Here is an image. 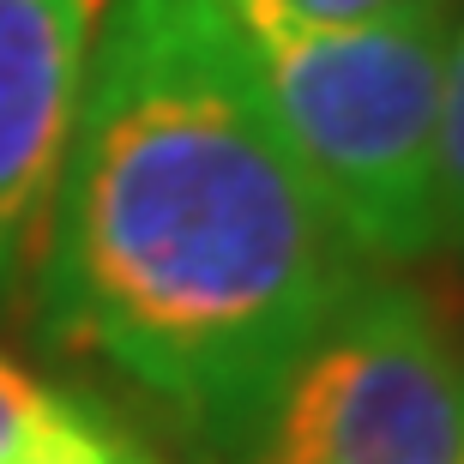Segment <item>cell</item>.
<instances>
[{
    "instance_id": "9",
    "label": "cell",
    "mask_w": 464,
    "mask_h": 464,
    "mask_svg": "<svg viewBox=\"0 0 464 464\" xmlns=\"http://www.w3.org/2000/svg\"><path fill=\"white\" fill-rule=\"evenodd\" d=\"M459 464H464V447H459Z\"/></svg>"
},
{
    "instance_id": "4",
    "label": "cell",
    "mask_w": 464,
    "mask_h": 464,
    "mask_svg": "<svg viewBox=\"0 0 464 464\" xmlns=\"http://www.w3.org/2000/svg\"><path fill=\"white\" fill-rule=\"evenodd\" d=\"M109 0H0V314L24 308L36 247Z\"/></svg>"
},
{
    "instance_id": "8",
    "label": "cell",
    "mask_w": 464,
    "mask_h": 464,
    "mask_svg": "<svg viewBox=\"0 0 464 464\" xmlns=\"http://www.w3.org/2000/svg\"><path fill=\"white\" fill-rule=\"evenodd\" d=\"M254 6H272L302 24H374V18H392L416 0H254Z\"/></svg>"
},
{
    "instance_id": "6",
    "label": "cell",
    "mask_w": 464,
    "mask_h": 464,
    "mask_svg": "<svg viewBox=\"0 0 464 464\" xmlns=\"http://www.w3.org/2000/svg\"><path fill=\"white\" fill-rule=\"evenodd\" d=\"M434 206L440 247L464 259V13L447 36V79H440V139H434Z\"/></svg>"
},
{
    "instance_id": "3",
    "label": "cell",
    "mask_w": 464,
    "mask_h": 464,
    "mask_svg": "<svg viewBox=\"0 0 464 464\" xmlns=\"http://www.w3.org/2000/svg\"><path fill=\"white\" fill-rule=\"evenodd\" d=\"M464 350L447 302L368 272L320 320L229 464H459Z\"/></svg>"
},
{
    "instance_id": "5",
    "label": "cell",
    "mask_w": 464,
    "mask_h": 464,
    "mask_svg": "<svg viewBox=\"0 0 464 464\" xmlns=\"http://www.w3.org/2000/svg\"><path fill=\"white\" fill-rule=\"evenodd\" d=\"M0 464H169V459L127 416L109 411L103 398L72 392L67 416L49 434H36L31 447H18L13 459H0Z\"/></svg>"
},
{
    "instance_id": "1",
    "label": "cell",
    "mask_w": 464,
    "mask_h": 464,
    "mask_svg": "<svg viewBox=\"0 0 464 464\" xmlns=\"http://www.w3.org/2000/svg\"><path fill=\"white\" fill-rule=\"evenodd\" d=\"M368 272L229 0H109L24 290L36 344L229 464Z\"/></svg>"
},
{
    "instance_id": "2",
    "label": "cell",
    "mask_w": 464,
    "mask_h": 464,
    "mask_svg": "<svg viewBox=\"0 0 464 464\" xmlns=\"http://www.w3.org/2000/svg\"><path fill=\"white\" fill-rule=\"evenodd\" d=\"M272 115L368 259L416 266L440 247L434 139L452 0H416L374 24H302L229 0Z\"/></svg>"
},
{
    "instance_id": "7",
    "label": "cell",
    "mask_w": 464,
    "mask_h": 464,
    "mask_svg": "<svg viewBox=\"0 0 464 464\" xmlns=\"http://www.w3.org/2000/svg\"><path fill=\"white\" fill-rule=\"evenodd\" d=\"M72 392L67 386H49V380L24 374L18 362L0 356V459H13L18 447H31L36 434H49L61 416H67Z\"/></svg>"
}]
</instances>
